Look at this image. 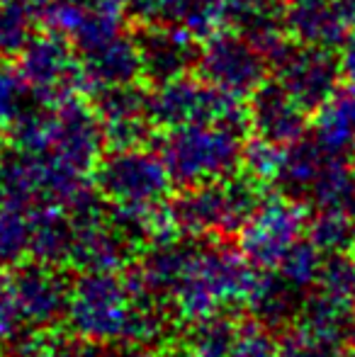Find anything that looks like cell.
I'll use <instances>...</instances> for the list:
<instances>
[{
    "label": "cell",
    "mask_w": 355,
    "mask_h": 357,
    "mask_svg": "<svg viewBox=\"0 0 355 357\" xmlns=\"http://www.w3.org/2000/svg\"><path fill=\"white\" fill-rule=\"evenodd\" d=\"M29 258V212L0 202V265L15 268Z\"/></svg>",
    "instance_id": "d4e9b609"
},
{
    "label": "cell",
    "mask_w": 355,
    "mask_h": 357,
    "mask_svg": "<svg viewBox=\"0 0 355 357\" xmlns=\"http://www.w3.org/2000/svg\"><path fill=\"white\" fill-rule=\"evenodd\" d=\"M353 255H355V248H353Z\"/></svg>",
    "instance_id": "f35d334b"
},
{
    "label": "cell",
    "mask_w": 355,
    "mask_h": 357,
    "mask_svg": "<svg viewBox=\"0 0 355 357\" xmlns=\"http://www.w3.org/2000/svg\"><path fill=\"white\" fill-rule=\"evenodd\" d=\"M287 34L299 44L338 52L351 29L346 27L333 0H289Z\"/></svg>",
    "instance_id": "9a60e30c"
},
{
    "label": "cell",
    "mask_w": 355,
    "mask_h": 357,
    "mask_svg": "<svg viewBox=\"0 0 355 357\" xmlns=\"http://www.w3.org/2000/svg\"><path fill=\"white\" fill-rule=\"evenodd\" d=\"M17 56V68L27 78L39 102L59 105L63 100L81 98L83 90H88L76 47L71 39L54 29L34 34Z\"/></svg>",
    "instance_id": "52a82bcc"
},
{
    "label": "cell",
    "mask_w": 355,
    "mask_h": 357,
    "mask_svg": "<svg viewBox=\"0 0 355 357\" xmlns=\"http://www.w3.org/2000/svg\"><path fill=\"white\" fill-rule=\"evenodd\" d=\"M307 204L280 192L266 197L239 234V248L258 270H278L297 241L307 236Z\"/></svg>",
    "instance_id": "ba28073f"
},
{
    "label": "cell",
    "mask_w": 355,
    "mask_h": 357,
    "mask_svg": "<svg viewBox=\"0 0 355 357\" xmlns=\"http://www.w3.org/2000/svg\"><path fill=\"white\" fill-rule=\"evenodd\" d=\"M346 343H348V348H351V353L355 355V311H353L351 321H348V331H346Z\"/></svg>",
    "instance_id": "d590c367"
},
{
    "label": "cell",
    "mask_w": 355,
    "mask_h": 357,
    "mask_svg": "<svg viewBox=\"0 0 355 357\" xmlns=\"http://www.w3.org/2000/svg\"><path fill=\"white\" fill-rule=\"evenodd\" d=\"M78 56H81L90 93L100 88H112V85L137 83L139 78H144L137 42L129 34H114L95 47L78 52Z\"/></svg>",
    "instance_id": "5bb4252c"
},
{
    "label": "cell",
    "mask_w": 355,
    "mask_h": 357,
    "mask_svg": "<svg viewBox=\"0 0 355 357\" xmlns=\"http://www.w3.org/2000/svg\"><path fill=\"white\" fill-rule=\"evenodd\" d=\"M197 75L239 100H248L270 78L268 56L236 29H219L202 44Z\"/></svg>",
    "instance_id": "9c48e42d"
},
{
    "label": "cell",
    "mask_w": 355,
    "mask_h": 357,
    "mask_svg": "<svg viewBox=\"0 0 355 357\" xmlns=\"http://www.w3.org/2000/svg\"><path fill=\"white\" fill-rule=\"evenodd\" d=\"M73 221L61 207H39L29 212V260L66 268L73 250Z\"/></svg>",
    "instance_id": "2e32d148"
},
{
    "label": "cell",
    "mask_w": 355,
    "mask_h": 357,
    "mask_svg": "<svg viewBox=\"0 0 355 357\" xmlns=\"http://www.w3.org/2000/svg\"><path fill=\"white\" fill-rule=\"evenodd\" d=\"M302 304V291L294 289L278 270H261L246 301L253 321L263 324L270 331L299 319Z\"/></svg>",
    "instance_id": "ac0fdd59"
},
{
    "label": "cell",
    "mask_w": 355,
    "mask_h": 357,
    "mask_svg": "<svg viewBox=\"0 0 355 357\" xmlns=\"http://www.w3.org/2000/svg\"><path fill=\"white\" fill-rule=\"evenodd\" d=\"M146 114L158 132H171L185 124L204 122L248 124L246 105L199 75L197 78L183 75V78L153 85V90H149Z\"/></svg>",
    "instance_id": "5b68a950"
},
{
    "label": "cell",
    "mask_w": 355,
    "mask_h": 357,
    "mask_svg": "<svg viewBox=\"0 0 355 357\" xmlns=\"http://www.w3.org/2000/svg\"><path fill=\"white\" fill-rule=\"evenodd\" d=\"M24 328H29V326L24 324V316L20 311L13 273L0 265V343L5 345L15 335L22 333Z\"/></svg>",
    "instance_id": "f1b7e54d"
},
{
    "label": "cell",
    "mask_w": 355,
    "mask_h": 357,
    "mask_svg": "<svg viewBox=\"0 0 355 357\" xmlns=\"http://www.w3.org/2000/svg\"><path fill=\"white\" fill-rule=\"evenodd\" d=\"M192 0H127V8L142 24L183 22Z\"/></svg>",
    "instance_id": "4dcf8cb0"
},
{
    "label": "cell",
    "mask_w": 355,
    "mask_h": 357,
    "mask_svg": "<svg viewBox=\"0 0 355 357\" xmlns=\"http://www.w3.org/2000/svg\"><path fill=\"white\" fill-rule=\"evenodd\" d=\"M307 238L324 255L348 253L355 248V212L319 209L307 224Z\"/></svg>",
    "instance_id": "7402d4cb"
},
{
    "label": "cell",
    "mask_w": 355,
    "mask_h": 357,
    "mask_svg": "<svg viewBox=\"0 0 355 357\" xmlns=\"http://www.w3.org/2000/svg\"><path fill=\"white\" fill-rule=\"evenodd\" d=\"M0 3H3V0H0Z\"/></svg>",
    "instance_id": "ab89813d"
},
{
    "label": "cell",
    "mask_w": 355,
    "mask_h": 357,
    "mask_svg": "<svg viewBox=\"0 0 355 357\" xmlns=\"http://www.w3.org/2000/svg\"><path fill=\"white\" fill-rule=\"evenodd\" d=\"M338 56H341L343 78L355 85V32L348 34V39L343 42V47L338 49Z\"/></svg>",
    "instance_id": "836d02e7"
},
{
    "label": "cell",
    "mask_w": 355,
    "mask_h": 357,
    "mask_svg": "<svg viewBox=\"0 0 355 357\" xmlns=\"http://www.w3.org/2000/svg\"><path fill=\"white\" fill-rule=\"evenodd\" d=\"M312 139L328 155H346L355 142V85L346 83L312 112Z\"/></svg>",
    "instance_id": "e0dca14e"
},
{
    "label": "cell",
    "mask_w": 355,
    "mask_h": 357,
    "mask_svg": "<svg viewBox=\"0 0 355 357\" xmlns=\"http://www.w3.org/2000/svg\"><path fill=\"white\" fill-rule=\"evenodd\" d=\"M86 357H158L151 348L142 345H86Z\"/></svg>",
    "instance_id": "d6a6232c"
},
{
    "label": "cell",
    "mask_w": 355,
    "mask_h": 357,
    "mask_svg": "<svg viewBox=\"0 0 355 357\" xmlns=\"http://www.w3.org/2000/svg\"><path fill=\"white\" fill-rule=\"evenodd\" d=\"M263 188L266 185L241 170L224 180L183 188V195H178L168 209L180 236H239L266 199Z\"/></svg>",
    "instance_id": "277c9868"
},
{
    "label": "cell",
    "mask_w": 355,
    "mask_h": 357,
    "mask_svg": "<svg viewBox=\"0 0 355 357\" xmlns=\"http://www.w3.org/2000/svg\"><path fill=\"white\" fill-rule=\"evenodd\" d=\"M326 160L328 153L312 137L289 144L285 149L282 165H280V173L275 178V183L280 185V192L304 202Z\"/></svg>",
    "instance_id": "d6986e66"
},
{
    "label": "cell",
    "mask_w": 355,
    "mask_h": 357,
    "mask_svg": "<svg viewBox=\"0 0 355 357\" xmlns=\"http://www.w3.org/2000/svg\"><path fill=\"white\" fill-rule=\"evenodd\" d=\"M0 151H3V144H0Z\"/></svg>",
    "instance_id": "74e56055"
},
{
    "label": "cell",
    "mask_w": 355,
    "mask_h": 357,
    "mask_svg": "<svg viewBox=\"0 0 355 357\" xmlns=\"http://www.w3.org/2000/svg\"><path fill=\"white\" fill-rule=\"evenodd\" d=\"M324 253L312 243L309 238H302L292 245L287 255L282 258V263L278 265V273L287 280L294 289L309 291L312 287H317L319 278H322V270H324Z\"/></svg>",
    "instance_id": "484cf974"
},
{
    "label": "cell",
    "mask_w": 355,
    "mask_h": 357,
    "mask_svg": "<svg viewBox=\"0 0 355 357\" xmlns=\"http://www.w3.org/2000/svg\"><path fill=\"white\" fill-rule=\"evenodd\" d=\"M39 10L34 0H3L0 3V56L20 54L24 44L34 37L39 22Z\"/></svg>",
    "instance_id": "603a6c76"
},
{
    "label": "cell",
    "mask_w": 355,
    "mask_h": 357,
    "mask_svg": "<svg viewBox=\"0 0 355 357\" xmlns=\"http://www.w3.org/2000/svg\"><path fill=\"white\" fill-rule=\"evenodd\" d=\"M251 127L243 122H204L163 132L161 149L178 188L224 180L241 170V153Z\"/></svg>",
    "instance_id": "3957f363"
},
{
    "label": "cell",
    "mask_w": 355,
    "mask_h": 357,
    "mask_svg": "<svg viewBox=\"0 0 355 357\" xmlns=\"http://www.w3.org/2000/svg\"><path fill=\"white\" fill-rule=\"evenodd\" d=\"M37 105L44 102H39L22 71L10 63H0V127L10 129Z\"/></svg>",
    "instance_id": "cb8c5ba5"
},
{
    "label": "cell",
    "mask_w": 355,
    "mask_h": 357,
    "mask_svg": "<svg viewBox=\"0 0 355 357\" xmlns=\"http://www.w3.org/2000/svg\"><path fill=\"white\" fill-rule=\"evenodd\" d=\"M268 61L273 78L309 112L322 107L341 88L343 68L336 49L309 47L287 39Z\"/></svg>",
    "instance_id": "30bf717a"
},
{
    "label": "cell",
    "mask_w": 355,
    "mask_h": 357,
    "mask_svg": "<svg viewBox=\"0 0 355 357\" xmlns=\"http://www.w3.org/2000/svg\"><path fill=\"white\" fill-rule=\"evenodd\" d=\"M346 160H348V165H351V170L355 173V142H353V146L348 149V153H346Z\"/></svg>",
    "instance_id": "8d00e7d4"
},
{
    "label": "cell",
    "mask_w": 355,
    "mask_h": 357,
    "mask_svg": "<svg viewBox=\"0 0 355 357\" xmlns=\"http://www.w3.org/2000/svg\"><path fill=\"white\" fill-rule=\"evenodd\" d=\"M134 42L142 59V75L149 83H168L197 68L202 39L178 22L142 24Z\"/></svg>",
    "instance_id": "8fae6325"
},
{
    "label": "cell",
    "mask_w": 355,
    "mask_h": 357,
    "mask_svg": "<svg viewBox=\"0 0 355 357\" xmlns=\"http://www.w3.org/2000/svg\"><path fill=\"white\" fill-rule=\"evenodd\" d=\"M333 3H336L346 27L351 29V32H355V0H333Z\"/></svg>",
    "instance_id": "e575fe53"
},
{
    "label": "cell",
    "mask_w": 355,
    "mask_h": 357,
    "mask_svg": "<svg viewBox=\"0 0 355 357\" xmlns=\"http://www.w3.org/2000/svg\"><path fill=\"white\" fill-rule=\"evenodd\" d=\"M317 291L355 311V255H328L317 282Z\"/></svg>",
    "instance_id": "4316f807"
},
{
    "label": "cell",
    "mask_w": 355,
    "mask_h": 357,
    "mask_svg": "<svg viewBox=\"0 0 355 357\" xmlns=\"http://www.w3.org/2000/svg\"><path fill=\"white\" fill-rule=\"evenodd\" d=\"M13 282L17 291L20 311L29 328L52 331L54 326L66 321L71 284L61 268L37 263V260L20 263L13 270Z\"/></svg>",
    "instance_id": "7c38bea8"
},
{
    "label": "cell",
    "mask_w": 355,
    "mask_h": 357,
    "mask_svg": "<svg viewBox=\"0 0 355 357\" xmlns=\"http://www.w3.org/2000/svg\"><path fill=\"white\" fill-rule=\"evenodd\" d=\"M261 270L253 268L241 248L190 236L176 282L166 296V309L185 324L224 314L234 304H246Z\"/></svg>",
    "instance_id": "7a4b0ae2"
},
{
    "label": "cell",
    "mask_w": 355,
    "mask_h": 357,
    "mask_svg": "<svg viewBox=\"0 0 355 357\" xmlns=\"http://www.w3.org/2000/svg\"><path fill=\"white\" fill-rule=\"evenodd\" d=\"M285 149H287V146L275 144L263 137L246 139L243 153H241V170L263 185L275 183V178H278V173H280V165H282V158H285Z\"/></svg>",
    "instance_id": "83f0119b"
},
{
    "label": "cell",
    "mask_w": 355,
    "mask_h": 357,
    "mask_svg": "<svg viewBox=\"0 0 355 357\" xmlns=\"http://www.w3.org/2000/svg\"><path fill=\"white\" fill-rule=\"evenodd\" d=\"M95 190L117 207H158L166 204L173 183L161 153L149 146L105 151L93 170Z\"/></svg>",
    "instance_id": "8992f818"
},
{
    "label": "cell",
    "mask_w": 355,
    "mask_h": 357,
    "mask_svg": "<svg viewBox=\"0 0 355 357\" xmlns=\"http://www.w3.org/2000/svg\"><path fill=\"white\" fill-rule=\"evenodd\" d=\"M190 326L192 328L185 340V357H229L241 324L227 314H217Z\"/></svg>",
    "instance_id": "44dd1931"
},
{
    "label": "cell",
    "mask_w": 355,
    "mask_h": 357,
    "mask_svg": "<svg viewBox=\"0 0 355 357\" xmlns=\"http://www.w3.org/2000/svg\"><path fill=\"white\" fill-rule=\"evenodd\" d=\"M229 357H278V343H275L270 328L258 321L239 326V335Z\"/></svg>",
    "instance_id": "f546056e"
},
{
    "label": "cell",
    "mask_w": 355,
    "mask_h": 357,
    "mask_svg": "<svg viewBox=\"0 0 355 357\" xmlns=\"http://www.w3.org/2000/svg\"><path fill=\"white\" fill-rule=\"evenodd\" d=\"M32 357H86V343L76 345V343H68V340L47 333L42 345H39L37 353Z\"/></svg>",
    "instance_id": "1f68e13d"
},
{
    "label": "cell",
    "mask_w": 355,
    "mask_h": 357,
    "mask_svg": "<svg viewBox=\"0 0 355 357\" xmlns=\"http://www.w3.org/2000/svg\"><path fill=\"white\" fill-rule=\"evenodd\" d=\"M248 124L256 137L289 146L307 137L312 129V112L304 109L278 80H266L246 100Z\"/></svg>",
    "instance_id": "4fadbf2b"
},
{
    "label": "cell",
    "mask_w": 355,
    "mask_h": 357,
    "mask_svg": "<svg viewBox=\"0 0 355 357\" xmlns=\"http://www.w3.org/2000/svg\"><path fill=\"white\" fill-rule=\"evenodd\" d=\"M304 204H312L317 212L319 209L355 212V173L348 165L346 155H328Z\"/></svg>",
    "instance_id": "ffe728a7"
},
{
    "label": "cell",
    "mask_w": 355,
    "mask_h": 357,
    "mask_svg": "<svg viewBox=\"0 0 355 357\" xmlns=\"http://www.w3.org/2000/svg\"><path fill=\"white\" fill-rule=\"evenodd\" d=\"M168 319L166 306L134 296L119 273H81L71 284L66 324L83 343L153 348L166 340Z\"/></svg>",
    "instance_id": "6da1fadb"
}]
</instances>
